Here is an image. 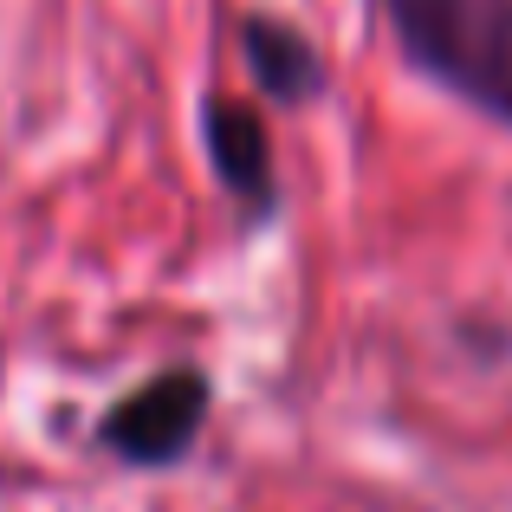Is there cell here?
I'll return each mask as SVG.
<instances>
[{
    "label": "cell",
    "mask_w": 512,
    "mask_h": 512,
    "mask_svg": "<svg viewBox=\"0 0 512 512\" xmlns=\"http://www.w3.org/2000/svg\"><path fill=\"white\" fill-rule=\"evenodd\" d=\"M201 415H208V376H195V370L150 376L143 389H130V396L104 415V448H111L117 461L163 467L195 441Z\"/></svg>",
    "instance_id": "obj_1"
},
{
    "label": "cell",
    "mask_w": 512,
    "mask_h": 512,
    "mask_svg": "<svg viewBox=\"0 0 512 512\" xmlns=\"http://www.w3.org/2000/svg\"><path fill=\"white\" fill-rule=\"evenodd\" d=\"M247 59H253L260 91L279 98V104H299V98L318 91V52H312V39H305L299 26H286V20L253 13L247 20Z\"/></svg>",
    "instance_id": "obj_3"
},
{
    "label": "cell",
    "mask_w": 512,
    "mask_h": 512,
    "mask_svg": "<svg viewBox=\"0 0 512 512\" xmlns=\"http://www.w3.org/2000/svg\"><path fill=\"white\" fill-rule=\"evenodd\" d=\"M201 150L247 208H273V137H266V117L247 98H208Z\"/></svg>",
    "instance_id": "obj_2"
}]
</instances>
